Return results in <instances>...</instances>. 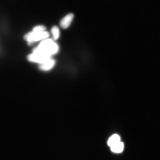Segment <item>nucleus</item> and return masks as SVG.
<instances>
[{
    "mask_svg": "<svg viewBox=\"0 0 160 160\" xmlns=\"http://www.w3.org/2000/svg\"><path fill=\"white\" fill-rule=\"evenodd\" d=\"M49 36L48 32L44 31L39 32H30L24 36V39L29 44L47 38Z\"/></svg>",
    "mask_w": 160,
    "mask_h": 160,
    "instance_id": "f03ea898",
    "label": "nucleus"
},
{
    "mask_svg": "<svg viewBox=\"0 0 160 160\" xmlns=\"http://www.w3.org/2000/svg\"><path fill=\"white\" fill-rule=\"evenodd\" d=\"M74 15L72 13H69L63 18L60 22V25L63 29H67L68 27L72 21Z\"/></svg>",
    "mask_w": 160,
    "mask_h": 160,
    "instance_id": "7ed1b4c3",
    "label": "nucleus"
},
{
    "mask_svg": "<svg viewBox=\"0 0 160 160\" xmlns=\"http://www.w3.org/2000/svg\"><path fill=\"white\" fill-rule=\"evenodd\" d=\"M51 32L54 39L57 40L59 38L60 35V31L59 28L57 26H54L52 28Z\"/></svg>",
    "mask_w": 160,
    "mask_h": 160,
    "instance_id": "0eeeda50",
    "label": "nucleus"
},
{
    "mask_svg": "<svg viewBox=\"0 0 160 160\" xmlns=\"http://www.w3.org/2000/svg\"><path fill=\"white\" fill-rule=\"evenodd\" d=\"M120 137L117 134H114L112 135L110 137L108 141V145L110 147L117 144L120 142Z\"/></svg>",
    "mask_w": 160,
    "mask_h": 160,
    "instance_id": "39448f33",
    "label": "nucleus"
},
{
    "mask_svg": "<svg viewBox=\"0 0 160 160\" xmlns=\"http://www.w3.org/2000/svg\"><path fill=\"white\" fill-rule=\"evenodd\" d=\"M33 50L46 55L51 56L57 53L59 47L51 39H45L42 41L38 47Z\"/></svg>",
    "mask_w": 160,
    "mask_h": 160,
    "instance_id": "f257e3e1",
    "label": "nucleus"
},
{
    "mask_svg": "<svg viewBox=\"0 0 160 160\" xmlns=\"http://www.w3.org/2000/svg\"><path fill=\"white\" fill-rule=\"evenodd\" d=\"M111 150L113 152L120 153L123 151L124 149V144L122 142H119L117 144L111 147Z\"/></svg>",
    "mask_w": 160,
    "mask_h": 160,
    "instance_id": "423d86ee",
    "label": "nucleus"
},
{
    "mask_svg": "<svg viewBox=\"0 0 160 160\" xmlns=\"http://www.w3.org/2000/svg\"><path fill=\"white\" fill-rule=\"evenodd\" d=\"M55 61L54 60L51 58L48 60L44 63L40 64L39 66L40 69L42 71H47L52 68L54 66Z\"/></svg>",
    "mask_w": 160,
    "mask_h": 160,
    "instance_id": "20e7f679",
    "label": "nucleus"
},
{
    "mask_svg": "<svg viewBox=\"0 0 160 160\" xmlns=\"http://www.w3.org/2000/svg\"><path fill=\"white\" fill-rule=\"evenodd\" d=\"M46 29V28L44 26L42 25H38L36 26L33 28L32 32H39L45 31Z\"/></svg>",
    "mask_w": 160,
    "mask_h": 160,
    "instance_id": "6e6552de",
    "label": "nucleus"
}]
</instances>
